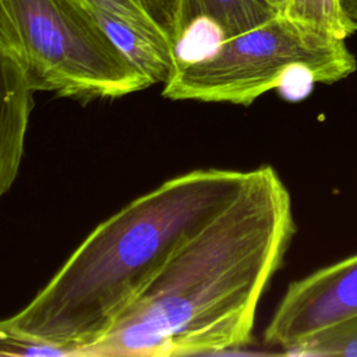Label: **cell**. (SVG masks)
<instances>
[{"mask_svg":"<svg viewBox=\"0 0 357 357\" xmlns=\"http://www.w3.org/2000/svg\"><path fill=\"white\" fill-rule=\"evenodd\" d=\"M294 233L290 192L276 170H250L84 356H192L250 343L259 300Z\"/></svg>","mask_w":357,"mask_h":357,"instance_id":"cell-1","label":"cell"},{"mask_svg":"<svg viewBox=\"0 0 357 357\" xmlns=\"http://www.w3.org/2000/svg\"><path fill=\"white\" fill-rule=\"evenodd\" d=\"M248 177L250 170L197 169L132 199L99 223L10 322L66 356H84Z\"/></svg>","mask_w":357,"mask_h":357,"instance_id":"cell-2","label":"cell"},{"mask_svg":"<svg viewBox=\"0 0 357 357\" xmlns=\"http://www.w3.org/2000/svg\"><path fill=\"white\" fill-rule=\"evenodd\" d=\"M0 36L22 61L33 91L89 99L152 85L81 0H0Z\"/></svg>","mask_w":357,"mask_h":357,"instance_id":"cell-3","label":"cell"},{"mask_svg":"<svg viewBox=\"0 0 357 357\" xmlns=\"http://www.w3.org/2000/svg\"><path fill=\"white\" fill-rule=\"evenodd\" d=\"M296 67L308 68L318 82L333 84L353 74L357 60L343 39L276 14L255 28L218 40L198 60L174 66L162 93L173 100L248 106L278 89Z\"/></svg>","mask_w":357,"mask_h":357,"instance_id":"cell-4","label":"cell"},{"mask_svg":"<svg viewBox=\"0 0 357 357\" xmlns=\"http://www.w3.org/2000/svg\"><path fill=\"white\" fill-rule=\"evenodd\" d=\"M357 315V254L291 282L264 331V342L284 351Z\"/></svg>","mask_w":357,"mask_h":357,"instance_id":"cell-5","label":"cell"},{"mask_svg":"<svg viewBox=\"0 0 357 357\" xmlns=\"http://www.w3.org/2000/svg\"><path fill=\"white\" fill-rule=\"evenodd\" d=\"M276 14L261 0H174L169 35L174 45L188 28L204 22L220 40L255 28Z\"/></svg>","mask_w":357,"mask_h":357,"instance_id":"cell-6","label":"cell"},{"mask_svg":"<svg viewBox=\"0 0 357 357\" xmlns=\"http://www.w3.org/2000/svg\"><path fill=\"white\" fill-rule=\"evenodd\" d=\"M282 14L294 22L343 40L357 31V22L344 14L340 0H287Z\"/></svg>","mask_w":357,"mask_h":357,"instance_id":"cell-7","label":"cell"},{"mask_svg":"<svg viewBox=\"0 0 357 357\" xmlns=\"http://www.w3.org/2000/svg\"><path fill=\"white\" fill-rule=\"evenodd\" d=\"M300 356L357 357V315L331 325L286 351Z\"/></svg>","mask_w":357,"mask_h":357,"instance_id":"cell-8","label":"cell"},{"mask_svg":"<svg viewBox=\"0 0 357 357\" xmlns=\"http://www.w3.org/2000/svg\"><path fill=\"white\" fill-rule=\"evenodd\" d=\"M91 4L113 14L139 31L172 43L166 28L148 11L141 0H88ZM173 46V45H172Z\"/></svg>","mask_w":357,"mask_h":357,"instance_id":"cell-9","label":"cell"},{"mask_svg":"<svg viewBox=\"0 0 357 357\" xmlns=\"http://www.w3.org/2000/svg\"><path fill=\"white\" fill-rule=\"evenodd\" d=\"M0 356H66V353L29 336L7 318L0 321Z\"/></svg>","mask_w":357,"mask_h":357,"instance_id":"cell-10","label":"cell"},{"mask_svg":"<svg viewBox=\"0 0 357 357\" xmlns=\"http://www.w3.org/2000/svg\"><path fill=\"white\" fill-rule=\"evenodd\" d=\"M142 4L148 8V11L166 28L169 32L172 11L174 0H141ZM170 36V35H169Z\"/></svg>","mask_w":357,"mask_h":357,"instance_id":"cell-11","label":"cell"},{"mask_svg":"<svg viewBox=\"0 0 357 357\" xmlns=\"http://www.w3.org/2000/svg\"><path fill=\"white\" fill-rule=\"evenodd\" d=\"M340 4H342L344 14L350 20L357 22V0H340Z\"/></svg>","mask_w":357,"mask_h":357,"instance_id":"cell-12","label":"cell"},{"mask_svg":"<svg viewBox=\"0 0 357 357\" xmlns=\"http://www.w3.org/2000/svg\"><path fill=\"white\" fill-rule=\"evenodd\" d=\"M261 1H264L266 6H269L279 14H282L287 6V0H261Z\"/></svg>","mask_w":357,"mask_h":357,"instance_id":"cell-13","label":"cell"}]
</instances>
